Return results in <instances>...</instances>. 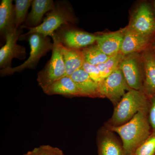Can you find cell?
I'll use <instances>...</instances> for the list:
<instances>
[{
  "label": "cell",
  "instance_id": "obj_4",
  "mask_svg": "<svg viewBox=\"0 0 155 155\" xmlns=\"http://www.w3.org/2000/svg\"><path fill=\"white\" fill-rule=\"evenodd\" d=\"M28 36L30 46L29 58L18 67L1 69V76L13 75L15 72H21L25 69H35L41 58L50 51H52L54 44L51 42L49 37L38 33L31 34Z\"/></svg>",
  "mask_w": 155,
  "mask_h": 155
},
{
  "label": "cell",
  "instance_id": "obj_11",
  "mask_svg": "<svg viewBox=\"0 0 155 155\" xmlns=\"http://www.w3.org/2000/svg\"><path fill=\"white\" fill-rule=\"evenodd\" d=\"M115 132L104 125L99 130L97 136L98 155H127L122 141Z\"/></svg>",
  "mask_w": 155,
  "mask_h": 155
},
{
  "label": "cell",
  "instance_id": "obj_5",
  "mask_svg": "<svg viewBox=\"0 0 155 155\" xmlns=\"http://www.w3.org/2000/svg\"><path fill=\"white\" fill-rule=\"evenodd\" d=\"M52 38L54 47L51 57L44 68L38 73L37 80L42 90L66 76L62 44L55 32Z\"/></svg>",
  "mask_w": 155,
  "mask_h": 155
},
{
  "label": "cell",
  "instance_id": "obj_2",
  "mask_svg": "<svg viewBox=\"0 0 155 155\" xmlns=\"http://www.w3.org/2000/svg\"><path fill=\"white\" fill-rule=\"evenodd\" d=\"M150 100L143 92L131 89L115 106L107 127H118L129 122L139 111L149 106Z\"/></svg>",
  "mask_w": 155,
  "mask_h": 155
},
{
  "label": "cell",
  "instance_id": "obj_24",
  "mask_svg": "<svg viewBox=\"0 0 155 155\" xmlns=\"http://www.w3.org/2000/svg\"><path fill=\"white\" fill-rule=\"evenodd\" d=\"M23 155H65L63 151L57 147L44 145L35 148Z\"/></svg>",
  "mask_w": 155,
  "mask_h": 155
},
{
  "label": "cell",
  "instance_id": "obj_8",
  "mask_svg": "<svg viewBox=\"0 0 155 155\" xmlns=\"http://www.w3.org/2000/svg\"><path fill=\"white\" fill-rule=\"evenodd\" d=\"M55 33L62 45L68 48H84L97 41L96 35L72 28L70 24L62 25Z\"/></svg>",
  "mask_w": 155,
  "mask_h": 155
},
{
  "label": "cell",
  "instance_id": "obj_19",
  "mask_svg": "<svg viewBox=\"0 0 155 155\" xmlns=\"http://www.w3.org/2000/svg\"><path fill=\"white\" fill-rule=\"evenodd\" d=\"M12 0H2L0 5V31L1 35H5L14 30V6Z\"/></svg>",
  "mask_w": 155,
  "mask_h": 155
},
{
  "label": "cell",
  "instance_id": "obj_22",
  "mask_svg": "<svg viewBox=\"0 0 155 155\" xmlns=\"http://www.w3.org/2000/svg\"><path fill=\"white\" fill-rule=\"evenodd\" d=\"M124 56L121 53H118L117 54L110 57L107 61L104 63L97 66L99 69L103 80L110 75L119 67Z\"/></svg>",
  "mask_w": 155,
  "mask_h": 155
},
{
  "label": "cell",
  "instance_id": "obj_28",
  "mask_svg": "<svg viewBox=\"0 0 155 155\" xmlns=\"http://www.w3.org/2000/svg\"><path fill=\"white\" fill-rule=\"evenodd\" d=\"M154 7H155V2H154Z\"/></svg>",
  "mask_w": 155,
  "mask_h": 155
},
{
  "label": "cell",
  "instance_id": "obj_10",
  "mask_svg": "<svg viewBox=\"0 0 155 155\" xmlns=\"http://www.w3.org/2000/svg\"><path fill=\"white\" fill-rule=\"evenodd\" d=\"M127 28L149 37L155 34V18L148 4L138 6Z\"/></svg>",
  "mask_w": 155,
  "mask_h": 155
},
{
  "label": "cell",
  "instance_id": "obj_18",
  "mask_svg": "<svg viewBox=\"0 0 155 155\" xmlns=\"http://www.w3.org/2000/svg\"><path fill=\"white\" fill-rule=\"evenodd\" d=\"M62 53L65 68L66 76L70 77L78 69L82 68L84 62L82 50L68 48L62 45Z\"/></svg>",
  "mask_w": 155,
  "mask_h": 155
},
{
  "label": "cell",
  "instance_id": "obj_6",
  "mask_svg": "<svg viewBox=\"0 0 155 155\" xmlns=\"http://www.w3.org/2000/svg\"><path fill=\"white\" fill-rule=\"evenodd\" d=\"M130 89L142 91L144 81V67L139 53L124 55L119 65Z\"/></svg>",
  "mask_w": 155,
  "mask_h": 155
},
{
  "label": "cell",
  "instance_id": "obj_7",
  "mask_svg": "<svg viewBox=\"0 0 155 155\" xmlns=\"http://www.w3.org/2000/svg\"><path fill=\"white\" fill-rule=\"evenodd\" d=\"M99 84L102 98H108L114 107L127 92L131 89L119 67Z\"/></svg>",
  "mask_w": 155,
  "mask_h": 155
},
{
  "label": "cell",
  "instance_id": "obj_15",
  "mask_svg": "<svg viewBox=\"0 0 155 155\" xmlns=\"http://www.w3.org/2000/svg\"><path fill=\"white\" fill-rule=\"evenodd\" d=\"M125 29L97 36V45L104 54L111 57L120 53Z\"/></svg>",
  "mask_w": 155,
  "mask_h": 155
},
{
  "label": "cell",
  "instance_id": "obj_17",
  "mask_svg": "<svg viewBox=\"0 0 155 155\" xmlns=\"http://www.w3.org/2000/svg\"><path fill=\"white\" fill-rule=\"evenodd\" d=\"M48 95H61L67 97H83L71 77L65 76L43 89Z\"/></svg>",
  "mask_w": 155,
  "mask_h": 155
},
{
  "label": "cell",
  "instance_id": "obj_1",
  "mask_svg": "<svg viewBox=\"0 0 155 155\" xmlns=\"http://www.w3.org/2000/svg\"><path fill=\"white\" fill-rule=\"evenodd\" d=\"M149 106L139 111L124 125L118 127L106 126L119 136L127 155H131L152 133L149 119Z\"/></svg>",
  "mask_w": 155,
  "mask_h": 155
},
{
  "label": "cell",
  "instance_id": "obj_9",
  "mask_svg": "<svg viewBox=\"0 0 155 155\" xmlns=\"http://www.w3.org/2000/svg\"><path fill=\"white\" fill-rule=\"evenodd\" d=\"M23 32L21 27L15 28L11 32L5 35L6 43L0 50V67L4 69L11 67V61L14 58L24 60L26 58L25 47L17 44L18 39Z\"/></svg>",
  "mask_w": 155,
  "mask_h": 155
},
{
  "label": "cell",
  "instance_id": "obj_14",
  "mask_svg": "<svg viewBox=\"0 0 155 155\" xmlns=\"http://www.w3.org/2000/svg\"><path fill=\"white\" fill-rule=\"evenodd\" d=\"M70 77L77 85L82 96L102 98L99 83L93 80L82 68L73 73Z\"/></svg>",
  "mask_w": 155,
  "mask_h": 155
},
{
  "label": "cell",
  "instance_id": "obj_26",
  "mask_svg": "<svg viewBox=\"0 0 155 155\" xmlns=\"http://www.w3.org/2000/svg\"><path fill=\"white\" fill-rule=\"evenodd\" d=\"M149 100V119L152 132H155V95Z\"/></svg>",
  "mask_w": 155,
  "mask_h": 155
},
{
  "label": "cell",
  "instance_id": "obj_20",
  "mask_svg": "<svg viewBox=\"0 0 155 155\" xmlns=\"http://www.w3.org/2000/svg\"><path fill=\"white\" fill-rule=\"evenodd\" d=\"M82 51L84 61L96 66L104 63L110 57L104 54L97 44L84 48Z\"/></svg>",
  "mask_w": 155,
  "mask_h": 155
},
{
  "label": "cell",
  "instance_id": "obj_13",
  "mask_svg": "<svg viewBox=\"0 0 155 155\" xmlns=\"http://www.w3.org/2000/svg\"><path fill=\"white\" fill-rule=\"evenodd\" d=\"M150 41V37L126 28L120 52L123 55H127L144 51L149 46Z\"/></svg>",
  "mask_w": 155,
  "mask_h": 155
},
{
  "label": "cell",
  "instance_id": "obj_21",
  "mask_svg": "<svg viewBox=\"0 0 155 155\" xmlns=\"http://www.w3.org/2000/svg\"><path fill=\"white\" fill-rule=\"evenodd\" d=\"M32 0H16L14 6V23L15 28H20L27 18L28 8L31 5Z\"/></svg>",
  "mask_w": 155,
  "mask_h": 155
},
{
  "label": "cell",
  "instance_id": "obj_3",
  "mask_svg": "<svg viewBox=\"0 0 155 155\" xmlns=\"http://www.w3.org/2000/svg\"><path fill=\"white\" fill-rule=\"evenodd\" d=\"M43 22L39 26L34 28L23 27L29 29L27 33L21 35L24 37L34 33L41 34L45 36L52 37L61 26L74 23L76 19L71 6L65 1L56 2L54 8L48 13Z\"/></svg>",
  "mask_w": 155,
  "mask_h": 155
},
{
  "label": "cell",
  "instance_id": "obj_27",
  "mask_svg": "<svg viewBox=\"0 0 155 155\" xmlns=\"http://www.w3.org/2000/svg\"><path fill=\"white\" fill-rule=\"evenodd\" d=\"M153 49L154 50V51L155 52V45L154 46Z\"/></svg>",
  "mask_w": 155,
  "mask_h": 155
},
{
  "label": "cell",
  "instance_id": "obj_23",
  "mask_svg": "<svg viewBox=\"0 0 155 155\" xmlns=\"http://www.w3.org/2000/svg\"><path fill=\"white\" fill-rule=\"evenodd\" d=\"M131 155H155V132H152Z\"/></svg>",
  "mask_w": 155,
  "mask_h": 155
},
{
  "label": "cell",
  "instance_id": "obj_12",
  "mask_svg": "<svg viewBox=\"0 0 155 155\" xmlns=\"http://www.w3.org/2000/svg\"><path fill=\"white\" fill-rule=\"evenodd\" d=\"M144 78L142 91L149 99L155 95V52L147 49L142 54Z\"/></svg>",
  "mask_w": 155,
  "mask_h": 155
},
{
  "label": "cell",
  "instance_id": "obj_16",
  "mask_svg": "<svg viewBox=\"0 0 155 155\" xmlns=\"http://www.w3.org/2000/svg\"><path fill=\"white\" fill-rule=\"evenodd\" d=\"M55 3L52 0H34L31 11L27 16L25 25L20 27L34 28L40 25L45 14L51 11Z\"/></svg>",
  "mask_w": 155,
  "mask_h": 155
},
{
  "label": "cell",
  "instance_id": "obj_25",
  "mask_svg": "<svg viewBox=\"0 0 155 155\" xmlns=\"http://www.w3.org/2000/svg\"><path fill=\"white\" fill-rule=\"evenodd\" d=\"M81 68L96 82L100 83L103 80L99 69L96 65H92L84 61Z\"/></svg>",
  "mask_w": 155,
  "mask_h": 155
}]
</instances>
